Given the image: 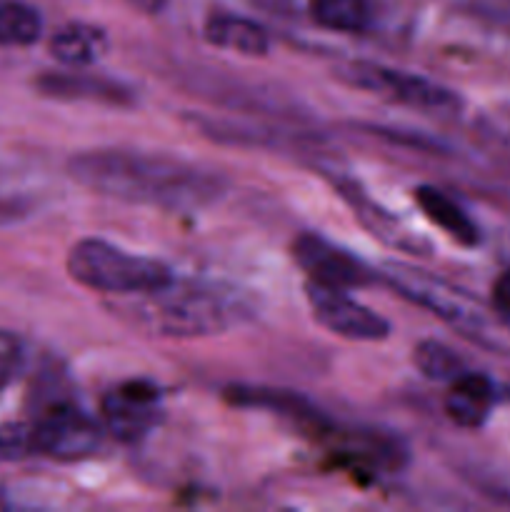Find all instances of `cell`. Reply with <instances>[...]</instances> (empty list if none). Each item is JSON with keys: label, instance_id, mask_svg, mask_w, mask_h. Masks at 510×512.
<instances>
[{"label": "cell", "instance_id": "20", "mask_svg": "<svg viewBox=\"0 0 510 512\" xmlns=\"http://www.w3.org/2000/svg\"><path fill=\"white\" fill-rule=\"evenodd\" d=\"M25 455H33L28 423L0 425V460H18Z\"/></svg>", "mask_w": 510, "mask_h": 512}, {"label": "cell", "instance_id": "11", "mask_svg": "<svg viewBox=\"0 0 510 512\" xmlns=\"http://www.w3.org/2000/svg\"><path fill=\"white\" fill-rule=\"evenodd\" d=\"M335 185H338L340 195L353 205L355 215H358L360 223L370 230V235L380 238L383 243L393 245V248L405 250V253H425V250H428L425 238H418L413 230L405 228V225L400 223L398 218H393L385 208L370 203L358 185L345 183V180H335Z\"/></svg>", "mask_w": 510, "mask_h": 512}, {"label": "cell", "instance_id": "7", "mask_svg": "<svg viewBox=\"0 0 510 512\" xmlns=\"http://www.w3.org/2000/svg\"><path fill=\"white\" fill-rule=\"evenodd\" d=\"M293 258L305 270L308 280L330 288H368L380 280L378 270L318 233L298 235L293 243Z\"/></svg>", "mask_w": 510, "mask_h": 512}, {"label": "cell", "instance_id": "3", "mask_svg": "<svg viewBox=\"0 0 510 512\" xmlns=\"http://www.w3.org/2000/svg\"><path fill=\"white\" fill-rule=\"evenodd\" d=\"M380 280L398 290V295L408 298L410 303L428 308L473 343L488 345V348L508 345L503 340V323H500L503 318L495 313V308L488 310L480 300L450 285L448 280L435 278L415 265L393 263V260L383 265Z\"/></svg>", "mask_w": 510, "mask_h": 512}, {"label": "cell", "instance_id": "8", "mask_svg": "<svg viewBox=\"0 0 510 512\" xmlns=\"http://www.w3.org/2000/svg\"><path fill=\"white\" fill-rule=\"evenodd\" d=\"M350 83L363 90H370V93L388 95L395 103L428 110V113L453 110L458 105V95L453 90L443 88V85L433 83V80L423 78V75L385 68V65L355 63L350 68Z\"/></svg>", "mask_w": 510, "mask_h": 512}, {"label": "cell", "instance_id": "17", "mask_svg": "<svg viewBox=\"0 0 510 512\" xmlns=\"http://www.w3.org/2000/svg\"><path fill=\"white\" fill-rule=\"evenodd\" d=\"M43 33V18L33 5L23 0H0V45L28 48L38 43Z\"/></svg>", "mask_w": 510, "mask_h": 512}, {"label": "cell", "instance_id": "19", "mask_svg": "<svg viewBox=\"0 0 510 512\" xmlns=\"http://www.w3.org/2000/svg\"><path fill=\"white\" fill-rule=\"evenodd\" d=\"M413 360L425 378L438 380V383H443V380L453 383L458 375L465 373L463 360L448 345L438 343V340H423V343L415 345Z\"/></svg>", "mask_w": 510, "mask_h": 512}, {"label": "cell", "instance_id": "2", "mask_svg": "<svg viewBox=\"0 0 510 512\" xmlns=\"http://www.w3.org/2000/svg\"><path fill=\"white\" fill-rule=\"evenodd\" d=\"M110 310L133 328L158 338H205L238 328L250 305L218 283L178 280L135 295H118Z\"/></svg>", "mask_w": 510, "mask_h": 512}, {"label": "cell", "instance_id": "14", "mask_svg": "<svg viewBox=\"0 0 510 512\" xmlns=\"http://www.w3.org/2000/svg\"><path fill=\"white\" fill-rule=\"evenodd\" d=\"M205 40L215 48L233 50V53L248 55V58H260V55H268L270 50V35L263 25L228 13L210 15L205 23Z\"/></svg>", "mask_w": 510, "mask_h": 512}, {"label": "cell", "instance_id": "12", "mask_svg": "<svg viewBox=\"0 0 510 512\" xmlns=\"http://www.w3.org/2000/svg\"><path fill=\"white\" fill-rule=\"evenodd\" d=\"M225 398L240 408H268L283 418L293 420L298 428H313L315 433H323L325 423L323 415L313 408L305 398L290 393V390L273 388H255V385H233L225 390Z\"/></svg>", "mask_w": 510, "mask_h": 512}, {"label": "cell", "instance_id": "6", "mask_svg": "<svg viewBox=\"0 0 510 512\" xmlns=\"http://www.w3.org/2000/svg\"><path fill=\"white\" fill-rule=\"evenodd\" d=\"M305 298H308L313 318L330 333L340 335L345 340H358V343H375L390 335V323L383 315L373 313L370 308L360 305L350 298L348 290L330 288V285L305 283Z\"/></svg>", "mask_w": 510, "mask_h": 512}, {"label": "cell", "instance_id": "15", "mask_svg": "<svg viewBox=\"0 0 510 512\" xmlns=\"http://www.w3.org/2000/svg\"><path fill=\"white\" fill-rule=\"evenodd\" d=\"M415 203L420 205L425 218L433 225H438V228L443 230L445 235H450L455 243L465 245V248H473V245L480 243L478 225H475L473 220L468 218V213L440 188H435V185H418V188H415Z\"/></svg>", "mask_w": 510, "mask_h": 512}, {"label": "cell", "instance_id": "18", "mask_svg": "<svg viewBox=\"0 0 510 512\" xmlns=\"http://www.w3.org/2000/svg\"><path fill=\"white\" fill-rule=\"evenodd\" d=\"M310 13L320 28L335 33H360L370 25V0H310Z\"/></svg>", "mask_w": 510, "mask_h": 512}, {"label": "cell", "instance_id": "4", "mask_svg": "<svg viewBox=\"0 0 510 512\" xmlns=\"http://www.w3.org/2000/svg\"><path fill=\"white\" fill-rule=\"evenodd\" d=\"M68 273L83 288L115 298L145 293L175 278L163 260L128 253L100 238H83L70 248Z\"/></svg>", "mask_w": 510, "mask_h": 512}, {"label": "cell", "instance_id": "13", "mask_svg": "<svg viewBox=\"0 0 510 512\" xmlns=\"http://www.w3.org/2000/svg\"><path fill=\"white\" fill-rule=\"evenodd\" d=\"M495 405L493 380L480 373H463L445 395V413L460 428H480Z\"/></svg>", "mask_w": 510, "mask_h": 512}, {"label": "cell", "instance_id": "5", "mask_svg": "<svg viewBox=\"0 0 510 512\" xmlns=\"http://www.w3.org/2000/svg\"><path fill=\"white\" fill-rule=\"evenodd\" d=\"M33 455L60 460H83L100 448L103 425L90 418L70 395H43L28 420Z\"/></svg>", "mask_w": 510, "mask_h": 512}, {"label": "cell", "instance_id": "9", "mask_svg": "<svg viewBox=\"0 0 510 512\" xmlns=\"http://www.w3.org/2000/svg\"><path fill=\"white\" fill-rule=\"evenodd\" d=\"M160 398V388L150 380H125L108 390L100 403L103 425L123 443H135L158 425L163 415Z\"/></svg>", "mask_w": 510, "mask_h": 512}, {"label": "cell", "instance_id": "23", "mask_svg": "<svg viewBox=\"0 0 510 512\" xmlns=\"http://www.w3.org/2000/svg\"><path fill=\"white\" fill-rule=\"evenodd\" d=\"M0 505H3V503H0Z\"/></svg>", "mask_w": 510, "mask_h": 512}, {"label": "cell", "instance_id": "21", "mask_svg": "<svg viewBox=\"0 0 510 512\" xmlns=\"http://www.w3.org/2000/svg\"><path fill=\"white\" fill-rule=\"evenodd\" d=\"M20 353H23V348H20V340L15 338L13 333H5V330H0V388H3V385H8V380L13 378V373L18 370Z\"/></svg>", "mask_w": 510, "mask_h": 512}, {"label": "cell", "instance_id": "10", "mask_svg": "<svg viewBox=\"0 0 510 512\" xmlns=\"http://www.w3.org/2000/svg\"><path fill=\"white\" fill-rule=\"evenodd\" d=\"M38 90L58 100H88L103 105H133L135 93L120 80L93 73H48L38 78Z\"/></svg>", "mask_w": 510, "mask_h": 512}, {"label": "cell", "instance_id": "1", "mask_svg": "<svg viewBox=\"0 0 510 512\" xmlns=\"http://www.w3.org/2000/svg\"><path fill=\"white\" fill-rule=\"evenodd\" d=\"M68 170L83 188L103 198L168 213H195L228 193V178L218 170L145 150H88L73 155Z\"/></svg>", "mask_w": 510, "mask_h": 512}, {"label": "cell", "instance_id": "22", "mask_svg": "<svg viewBox=\"0 0 510 512\" xmlns=\"http://www.w3.org/2000/svg\"><path fill=\"white\" fill-rule=\"evenodd\" d=\"M493 308L505 323H510V270H505L493 285Z\"/></svg>", "mask_w": 510, "mask_h": 512}, {"label": "cell", "instance_id": "16", "mask_svg": "<svg viewBox=\"0 0 510 512\" xmlns=\"http://www.w3.org/2000/svg\"><path fill=\"white\" fill-rule=\"evenodd\" d=\"M108 35L90 23H68L50 38V55L65 68H88L108 50Z\"/></svg>", "mask_w": 510, "mask_h": 512}]
</instances>
